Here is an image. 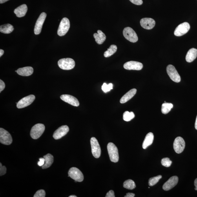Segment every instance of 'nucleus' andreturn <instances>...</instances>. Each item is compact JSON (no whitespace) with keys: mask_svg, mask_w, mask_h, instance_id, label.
<instances>
[{"mask_svg":"<svg viewBox=\"0 0 197 197\" xmlns=\"http://www.w3.org/2000/svg\"><path fill=\"white\" fill-rule=\"evenodd\" d=\"M108 154L110 160L112 162H118L119 160V156L118 148L113 143H110L107 146Z\"/></svg>","mask_w":197,"mask_h":197,"instance_id":"obj_1","label":"nucleus"},{"mask_svg":"<svg viewBox=\"0 0 197 197\" xmlns=\"http://www.w3.org/2000/svg\"><path fill=\"white\" fill-rule=\"evenodd\" d=\"M45 130V126L43 124H37L32 127L30 131V136L33 139H38L43 134Z\"/></svg>","mask_w":197,"mask_h":197,"instance_id":"obj_2","label":"nucleus"},{"mask_svg":"<svg viewBox=\"0 0 197 197\" xmlns=\"http://www.w3.org/2000/svg\"><path fill=\"white\" fill-rule=\"evenodd\" d=\"M58 65L61 69L69 70L75 67V63L74 60L72 59L64 58L60 60L58 62Z\"/></svg>","mask_w":197,"mask_h":197,"instance_id":"obj_3","label":"nucleus"},{"mask_svg":"<svg viewBox=\"0 0 197 197\" xmlns=\"http://www.w3.org/2000/svg\"><path fill=\"white\" fill-rule=\"evenodd\" d=\"M70 26L69 20L64 18L61 21L59 26L57 34L60 36H63L66 34L70 29Z\"/></svg>","mask_w":197,"mask_h":197,"instance_id":"obj_4","label":"nucleus"},{"mask_svg":"<svg viewBox=\"0 0 197 197\" xmlns=\"http://www.w3.org/2000/svg\"><path fill=\"white\" fill-rule=\"evenodd\" d=\"M68 177H70L76 181L81 182L84 180V175L82 173L78 168L72 167L69 170Z\"/></svg>","mask_w":197,"mask_h":197,"instance_id":"obj_5","label":"nucleus"},{"mask_svg":"<svg viewBox=\"0 0 197 197\" xmlns=\"http://www.w3.org/2000/svg\"><path fill=\"white\" fill-rule=\"evenodd\" d=\"M123 35L126 39L132 43H136L138 40V37L136 32L130 27L125 28L123 30Z\"/></svg>","mask_w":197,"mask_h":197,"instance_id":"obj_6","label":"nucleus"},{"mask_svg":"<svg viewBox=\"0 0 197 197\" xmlns=\"http://www.w3.org/2000/svg\"><path fill=\"white\" fill-rule=\"evenodd\" d=\"M167 71L168 76L173 81L176 83L180 82L181 77L173 65H168L167 67Z\"/></svg>","mask_w":197,"mask_h":197,"instance_id":"obj_7","label":"nucleus"},{"mask_svg":"<svg viewBox=\"0 0 197 197\" xmlns=\"http://www.w3.org/2000/svg\"><path fill=\"white\" fill-rule=\"evenodd\" d=\"M92 153L94 158H98L100 157L101 150L100 146L97 139L95 137H92L90 140Z\"/></svg>","mask_w":197,"mask_h":197,"instance_id":"obj_8","label":"nucleus"},{"mask_svg":"<svg viewBox=\"0 0 197 197\" xmlns=\"http://www.w3.org/2000/svg\"><path fill=\"white\" fill-rule=\"evenodd\" d=\"M12 142V137L9 133L3 128H0V142L4 145H10Z\"/></svg>","mask_w":197,"mask_h":197,"instance_id":"obj_9","label":"nucleus"},{"mask_svg":"<svg viewBox=\"0 0 197 197\" xmlns=\"http://www.w3.org/2000/svg\"><path fill=\"white\" fill-rule=\"evenodd\" d=\"M190 26L189 23L185 22L180 24L174 30V34L176 36L180 37L186 34L189 31Z\"/></svg>","mask_w":197,"mask_h":197,"instance_id":"obj_10","label":"nucleus"},{"mask_svg":"<svg viewBox=\"0 0 197 197\" xmlns=\"http://www.w3.org/2000/svg\"><path fill=\"white\" fill-rule=\"evenodd\" d=\"M185 142L182 137H177L175 139L174 143V148L177 153H181L185 149Z\"/></svg>","mask_w":197,"mask_h":197,"instance_id":"obj_11","label":"nucleus"},{"mask_svg":"<svg viewBox=\"0 0 197 197\" xmlns=\"http://www.w3.org/2000/svg\"><path fill=\"white\" fill-rule=\"evenodd\" d=\"M35 99V96L33 95L24 97L17 103V107L18 108H22L27 107L34 101Z\"/></svg>","mask_w":197,"mask_h":197,"instance_id":"obj_12","label":"nucleus"},{"mask_svg":"<svg viewBox=\"0 0 197 197\" xmlns=\"http://www.w3.org/2000/svg\"><path fill=\"white\" fill-rule=\"evenodd\" d=\"M46 17V14L45 13H42L39 15L34 27V32L35 34H39L41 33L42 28Z\"/></svg>","mask_w":197,"mask_h":197,"instance_id":"obj_13","label":"nucleus"},{"mask_svg":"<svg viewBox=\"0 0 197 197\" xmlns=\"http://www.w3.org/2000/svg\"><path fill=\"white\" fill-rule=\"evenodd\" d=\"M123 67L127 70H139L142 69L143 65L139 62L130 61L125 63Z\"/></svg>","mask_w":197,"mask_h":197,"instance_id":"obj_14","label":"nucleus"},{"mask_svg":"<svg viewBox=\"0 0 197 197\" xmlns=\"http://www.w3.org/2000/svg\"><path fill=\"white\" fill-rule=\"evenodd\" d=\"M69 128L67 126H61L54 132L53 135V137L56 140L60 139L65 136L69 131Z\"/></svg>","mask_w":197,"mask_h":197,"instance_id":"obj_15","label":"nucleus"},{"mask_svg":"<svg viewBox=\"0 0 197 197\" xmlns=\"http://www.w3.org/2000/svg\"><path fill=\"white\" fill-rule=\"evenodd\" d=\"M179 178L178 176H174L171 177L163 185V189L165 191H169L178 184Z\"/></svg>","mask_w":197,"mask_h":197,"instance_id":"obj_16","label":"nucleus"},{"mask_svg":"<svg viewBox=\"0 0 197 197\" xmlns=\"http://www.w3.org/2000/svg\"><path fill=\"white\" fill-rule=\"evenodd\" d=\"M155 21L151 18H145L142 19L140 21L141 25L145 29L150 30L152 29L155 25Z\"/></svg>","mask_w":197,"mask_h":197,"instance_id":"obj_17","label":"nucleus"},{"mask_svg":"<svg viewBox=\"0 0 197 197\" xmlns=\"http://www.w3.org/2000/svg\"><path fill=\"white\" fill-rule=\"evenodd\" d=\"M60 98L65 102L70 105L76 107L79 106V102L77 99L75 97L69 95H63L60 96Z\"/></svg>","mask_w":197,"mask_h":197,"instance_id":"obj_18","label":"nucleus"},{"mask_svg":"<svg viewBox=\"0 0 197 197\" xmlns=\"http://www.w3.org/2000/svg\"><path fill=\"white\" fill-rule=\"evenodd\" d=\"M34 71V70L31 66L20 68L17 70V73L21 76H28L32 75Z\"/></svg>","mask_w":197,"mask_h":197,"instance_id":"obj_19","label":"nucleus"},{"mask_svg":"<svg viewBox=\"0 0 197 197\" xmlns=\"http://www.w3.org/2000/svg\"><path fill=\"white\" fill-rule=\"evenodd\" d=\"M27 11V5L23 4L15 9L14 13L18 17L21 18L25 16Z\"/></svg>","mask_w":197,"mask_h":197,"instance_id":"obj_20","label":"nucleus"},{"mask_svg":"<svg viewBox=\"0 0 197 197\" xmlns=\"http://www.w3.org/2000/svg\"><path fill=\"white\" fill-rule=\"evenodd\" d=\"M197 57V49L192 48L189 49L186 56V60L188 63H191L195 60Z\"/></svg>","mask_w":197,"mask_h":197,"instance_id":"obj_21","label":"nucleus"},{"mask_svg":"<svg viewBox=\"0 0 197 197\" xmlns=\"http://www.w3.org/2000/svg\"><path fill=\"white\" fill-rule=\"evenodd\" d=\"M154 135L153 133H148L146 136L143 143V149H147L149 146L152 144L154 140Z\"/></svg>","mask_w":197,"mask_h":197,"instance_id":"obj_22","label":"nucleus"},{"mask_svg":"<svg viewBox=\"0 0 197 197\" xmlns=\"http://www.w3.org/2000/svg\"><path fill=\"white\" fill-rule=\"evenodd\" d=\"M137 92L136 89H132L126 93L124 96H123L120 100V103H124L131 99L133 97Z\"/></svg>","mask_w":197,"mask_h":197,"instance_id":"obj_23","label":"nucleus"},{"mask_svg":"<svg viewBox=\"0 0 197 197\" xmlns=\"http://www.w3.org/2000/svg\"><path fill=\"white\" fill-rule=\"evenodd\" d=\"M97 33L94 34V37L97 43L101 45L105 41L106 38V35L101 30H98Z\"/></svg>","mask_w":197,"mask_h":197,"instance_id":"obj_24","label":"nucleus"},{"mask_svg":"<svg viewBox=\"0 0 197 197\" xmlns=\"http://www.w3.org/2000/svg\"><path fill=\"white\" fill-rule=\"evenodd\" d=\"M44 158L45 159V163L44 165L42 166L43 169H47L50 167L54 161V157L52 154H48L44 156Z\"/></svg>","mask_w":197,"mask_h":197,"instance_id":"obj_25","label":"nucleus"},{"mask_svg":"<svg viewBox=\"0 0 197 197\" xmlns=\"http://www.w3.org/2000/svg\"><path fill=\"white\" fill-rule=\"evenodd\" d=\"M14 30V27L10 24H5L0 26V32L4 34H10Z\"/></svg>","mask_w":197,"mask_h":197,"instance_id":"obj_26","label":"nucleus"},{"mask_svg":"<svg viewBox=\"0 0 197 197\" xmlns=\"http://www.w3.org/2000/svg\"><path fill=\"white\" fill-rule=\"evenodd\" d=\"M117 46L114 45H111L108 50L104 53V56L105 57H108L114 54L117 51Z\"/></svg>","mask_w":197,"mask_h":197,"instance_id":"obj_27","label":"nucleus"},{"mask_svg":"<svg viewBox=\"0 0 197 197\" xmlns=\"http://www.w3.org/2000/svg\"><path fill=\"white\" fill-rule=\"evenodd\" d=\"M173 107V105L171 103H164L163 104L161 112L164 114H167Z\"/></svg>","mask_w":197,"mask_h":197,"instance_id":"obj_28","label":"nucleus"},{"mask_svg":"<svg viewBox=\"0 0 197 197\" xmlns=\"http://www.w3.org/2000/svg\"><path fill=\"white\" fill-rule=\"evenodd\" d=\"M123 186L126 189L132 190L136 188V185L134 181L129 179V180L125 181L124 182Z\"/></svg>","mask_w":197,"mask_h":197,"instance_id":"obj_29","label":"nucleus"},{"mask_svg":"<svg viewBox=\"0 0 197 197\" xmlns=\"http://www.w3.org/2000/svg\"><path fill=\"white\" fill-rule=\"evenodd\" d=\"M135 117L133 112L126 111L123 114V119L125 121L129 122L132 120Z\"/></svg>","mask_w":197,"mask_h":197,"instance_id":"obj_30","label":"nucleus"},{"mask_svg":"<svg viewBox=\"0 0 197 197\" xmlns=\"http://www.w3.org/2000/svg\"><path fill=\"white\" fill-rule=\"evenodd\" d=\"M162 176L160 175L150 178L149 180V185L150 186H153L156 185L158 182L159 180L162 178Z\"/></svg>","mask_w":197,"mask_h":197,"instance_id":"obj_31","label":"nucleus"},{"mask_svg":"<svg viewBox=\"0 0 197 197\" xmlns=\"http://www.w3.org/2000/svg\"><path fill=\"white\" fill-rule=\"evenodd\" d=\"M101 89L105 93L110 91L111 90L113 89V85L112 83H110L107 85V84L104 83L102 86Z\"/></svg>","mask_w":197,"mask_h":197,"instance_id":"obj_32","label":"nucleus"},{"mask_svg":"<svg viewBox=\"0 0 197 197\" xmlns=\"http://www.w3.org/2000/svg\"><path fill=\"white\" fill-rule=\"evenodd\" d=\"M161 164L166 167H170L172 163V161L168 158H165L162 159L161 161Z\"/></svg>","mask_w":197,"mask_h":197,"instance_id":"obj_33","label":"nucleus"},{"mask_svg":"<svg viewBox=\"0 0 197 197\" xmlns=\"http://www.w3.org/2000/svg\"><path fill=\"white\" fill-rule=\"evenodd\" d=\"M46 193L45 191L43 189L39 190L37 191L34 194V197H45Z\"/></svg>","mask_w":197,"mask_h":197,"instance_id":"obj_34","label":"nucleus"},{"mask_svg":"<svg viewBox=\"0 0 197 197\" xmlns=\"http://www.w3.org/2000/svg\"><path fill=\"white\" fill-rule=\"evenodd\" d=\"M6 168L5 166H3L2 163H0V176H2L5 174L6 173Z\"/></svg>","mask_w":197,"mask_h":197,"instance_id":"obj_35","label":"nucleus"},{"mask_svg":"<svg viewBox=\"0 0 197 197\" xmlns=\"http://www.w3.org/2000/svg\"><path fill=\"white\" fill-rule=\"evenodd\" d=\"M132 3L137 5H141L143 3L142 0H129Z\"/></svg>","mask_w":197,"mask_h":197,"instance_id":"obj_36","label":"nucleus"},{"mask_svg":"<svg viewBox=\"0 0 197 197\" xmlns=\"http://www.w3.org/2000/svg\"><path fill=\"white\" fill-rule=\"evenodd\" d=\"M39 160L37 164L39 167H42L45 164V159L44 158H39Z\"/></svg>","mask_w":197,"mask_h":197,"instance_id":"obj_37","label":"nucleus"},{"mask_svg":"<svg viewBox=\"0 0 197 197\" xmlns=\"http://www.w3.org/2000/svg\"><path fill=\"white\" fill-rule=\"evenodd\" d=\"M5 87V83L2 80H0V92H1L2 91H3L4 88Z\"/></svg>","mask_w":197,"mask_h":197,"instance_id":"obj_38","label":"nucleus"},{"mask_svg":"<svg viewBox=\"0 0 197 197\" xmlns=\"http://www.w3.org/2000/svg\"><path fill=\"white\" fill-rule=\"evenodd\" d=\"M106 197H115L114 192L112 190H110L106 194Z\"/></svg>","mask_w":197,"mask_h":197,"instance_id":"obj_39","label":"nucleus"},{"mask_svg":"<svg viewBox=\"0 0 197 197\" xmlns=\"http://www.w3.org/2000/svg\"><path fill=\"white\" fill-rule=\"evenodd\" d=\"M135 194L132 193H128L125 196V197H134L135 196Z\"/></svg>","mask_w":197,"mask_h":197,"instance_id":"obj_40","label":"nucleus"},{"mask_svg":"<svg viewBox=\"0 0 197 197\" xmlns=\"http://www.w3.org/2000/svg\"><path fill=\"white\" fill-rule=\"evenodd\" d=\"M194 185L195 187V188H194V189L196 190L197 191V178L195 179V180H194Z\"/></svg>","mask_w":197,"mask_h":197,"instance_id":"obj_41","label":"nucleus"},{"mask_svg":"<svg viewBox=\"0 0 197 197\" xmlns=\"http://www.w3.org/2000/svg\"><path fill=\"white\" fill-rule=\"evenodd\" d=\"M4 53V51L3 50L1 49L0 50V57H1L2 55H3Z\"/></svg>","mask_w":197,"mask_h":197,"instance_id":"obj_42","label":"nucleus"},{"mask_svg":"<svg viewBox=\"0 0 197 197\" xmlns=\"http://www.w3.org/2000/svg\"><path fill=\"white\" fill-rule=\"evenodd\" d=\"M8 1H9V0H0V3L1 4L3 3Z\"/></svg>","mask_w":197,"mask_h":197,"instance_id":"obj_43","label":"nucleus"},{"mask_svg":"<svg viewBox=\"0 0 197 197\" xmlns=\"http://www.w3.org/2000/svg\"><path fill=\"white\" fill-rule=\"evenodd\" d=\"M195 129L197 130V116L196 119V121L195 123Z\"/></svg>","mask_w":197,"mask_h":197,"instance_id":"obj_44","label":"nucleus"},{"mask_svg":"<svg viewBox=\"0 0 197 197\" xmlns=\"http://www.w3.org/2000/svg\"><path fill=\"white\" fill-rule=\"evenodd\" d=\"M76 197L77 196H76L74 195H70L69 196V197Z\"/></svg>","mask_w":197,"mask_h":197,"instance_id":"obj_45","label":"nucleus"}]
</instances>
